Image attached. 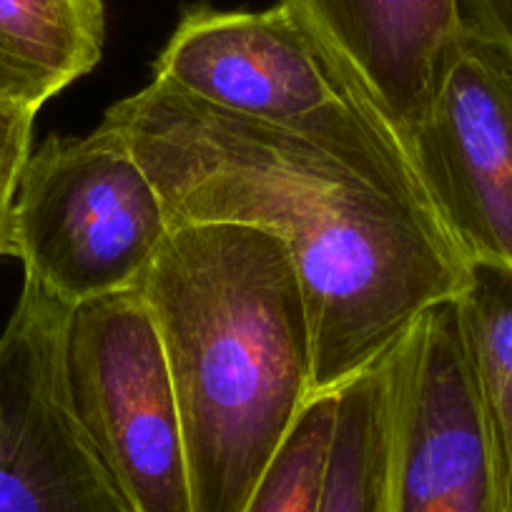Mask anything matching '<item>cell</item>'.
<instances>
[{
	"instance_id": "3",
	"label": "cell",
	"mask_w": 512,
	"mask_h": 512,
	"mask_svg": "<svg viewBox=\"0 0 512 512\" xmlns=\"http://www.w3.org/2000/svg\"><path fill=\"white\" fill-rule=\"evenodd\" d=\"M154 81L302 136L430 209L395 131L282 3L267 11L186 8L156 58Z\"/></svg>"
},
{
	"instance_id": "2",
	"label": "cell",
	"mask_w": 512,
	"mask_h": 512,
	"mask_svg": "<svg viewBox=\"0 0 512 512\" xmlns=\"http://www.w3.org/2000/svg\"><path fill=\"white\" fill-rule=\"evenodd\" d=\"M159 329L194 512H244L314 400L309 309L287 246L244 224L171 229L136 287Z\"/></svg>"
},
{
	"instance_id": "8",
	"label": "cell",
	"mask_w": 512,
	"mask_h": 512,
	"mask_svg": "<svg viewBox=\"0 0 512 512\" xmlns=\"http://www.w3.org/2000/svg\"><path fill=\"white\" fill-rule=\"evenodd\" d=\"M68 312L23 279L0 334V512H131L68 400Z\"/></svg>"
},
{
	"instance_id": "15",
	"label": "cell",
	"mask_w": 512,
	"mask_h": 512,
	"mask_svg": "<svg viewBox=\"0 0 512 512\" xmlns=\"http://www.w3.org/2000/svg\"><path fill=\"white\" fill-rule=\"evenodd\" d=\"M462 13L470 26L512 48V0H462Z\"/></svg>"
},
{
	"instance_id": "9",
	"label": "cell",
	"mask_w": 512,
	"mask_h": 512,
	"mask_svg": "<svg viewBox=\"0 0 512 512\" xmlns=\"http://www.w3.org/2000/svg\"><path fill=\"white\" fill-rule=\"evenodd\" d=\"M359 96L410 144L445 58L465 28L462 0H279Z\"/></svg>"
},
{
	"instance_id": "5",
	"label": "cell",
	"mask_w": 512,
	"mask_h": 512,
	"mask_svg": "<svg viewBox=\"0 0 512 512\" xmlns=\"http://www.w3.org/2000/svg\"><path fill=\"white\" fill-rule=\"evenodd\" d=\"M63 374L78 425L131 512H194L169 362L136 289L68 312Z\"/></svg>"
},
{
	"instance_id": "6",
	"label": "cell",
	"mask_w": 512,
	"mask_h": 512,
	"mask_svg": "<svg viewBox=\"0 0 512 512\" xmlns=\"http://www.w3.org/2000/svg\"><path fill=\"white\" fill-rule=\"evenodd\" d=\"M425 199L467 264L512 269V48L465 21L410 144Z\"/></svg>"
},
{
	"instance_id": "11",
	"label": "cell",
	"mask_w": 512,
	"mask_h": 512,
	"mask_svg": "<svg viewBox=\"0 0 512 512\" xmlns=\"http://www.w3.org/2000/svg\"><path fill=\"white\" fill-rule=\"evenodd\" d=\"M334 395V430L317 512H387L395 420L392 352Z\"/></svg>"
},
{
	"instance_id": "13",
	"label": "cell",
	"mask_w": 512,
	"mask_h": 512,
	"mask_svg": "<svg viewBox=\"0 0 512 512\" xmlns=\"http://www.w3.org/2000/svg\"><path fill=\"white\" fill-rule=\"evenodd\" d=\"M334 405L337 395L327 392L304 407L244 512H317L334 430Z\"/></svg>"
},
{
	"instance_id": "10",
	"label": "cell",
	"mask_w": 512,
	"mask_h": 512,
	"mask_svg": "<svg viewBox=\"0 0 512 512\" xmlns=\"http://www.w3.org/2000/svg\"><path fill=\"white\" fill-rule=\"evenodd\" d=\"M106 46L103 0H0V103L38 113Z\"/></svg>"
},
{
	"instance_id": "7",
	"label": "cell",
	"mask_w": 512,
	"mask_h": 512,
	"mask_svg": "<svg viewBox=\"0 0 512 512\" xmlns=\"http://www.w3.org/2000/svg\"><path fill=\"white\" fill-rule=\"evenodd\" d=\"M387 512H510L477 402L457 299L417 317L392 349Z\"/></svg>"
},
{
	"instance_id": "12",
	"label": "cell",
	"mask_w": 512,
	"mask_h": 512,
	"mask_svg": "<svg viewBox=\"0 0 512 512\" xmlns=\"http://www.w3.org/2000/svg\"><path fill=\"white\" fill-rule=\"evenodd\" d=\"M457 307L477 402L512 512V269L470 264Z\"/></svg>"
},
{
	"instance_id": "14",
	"label": "cell",
	"mask_w": 512,
	"mask_h": 512,
	"mask_svg": "<svg viewBox=\"0 0 512 512\" xmlns=\"http://www.w3.org/2000/svg\"><path fill=\"white\" fill-rule=\"evenodd\" d=\"M38 113L0 103V256H6L13 201L23 166L33 151V126Z\"/></svg>"
},
{
	"instance_id": "4",
	"label": "cell",
	"mask_w": 512,
	"mask_h": 512,
	"mask_svg": "<svg viewBox=\"0 0 512 512\" xmlns=\"http://www.w3.org/2000/svg\"><path fill=\"white\" fill-rule=\"evenodd\" d=\"M171 234L159 189L116 128L48 136L31 151L6 256L66 307L134 292Z\"/></svg>"
},
{
	"instance_id": "1",
	"label": "cell",
	"mask_w": 512,
	"mask_h": 512,
	"mask_svg": "<svg viewBox=\"0 0 512 512\" xmlns=\"http://www.w3.org/2000/svg\"><path fill=\"white\" fill-rule=\"evenodd\" d=\"M103 121L151 176L171 229L226 221L287 246L312 324L314 395L387 357L420 314L465 289L470 264L432 209L302 136L154 78Z\"/></svg>"
}]
</instances>
